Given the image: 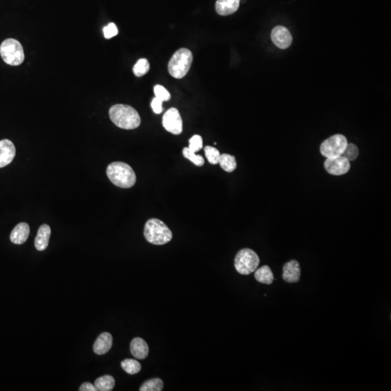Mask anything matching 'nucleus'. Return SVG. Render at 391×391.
<instances>
[{"label":"nucleus","instance_id":"1","mask_svg":"<svg viewBox=\"0 0 391 391\" xmlns=\"http://www.w3.org/2000/svg\"><path fill=\"white\" fill-rule=\"evenodd\" d=\"M109 118L121 129L132 130L139 127L141 118L137 111L126 104H116L109 109Z\"/></svg>","mask_w":391,"mask_h":391},{"label":"nucleus","instance_id":"2","mask_svg":"<svg viewBox=\"0 0 391 391\" xmlns=\"http://www.w3.org/2000/svg\"><path fill=\"white\" fill-rule=\"evenodd\" d=\"M107 175L110 181L116 186L129 188L134 186L136 175L129 165L122 162H114L108 165Z\"/></svg>","mask_w":391,"mask_h":391},{"label":"nucleus","instance_id":"3","mask_svg":"<svg viewBox=\"0 0 391 391\" xmlns=\"http://www.w3.org/2000/svg\"><path fill=\"white\" fill-rule=\"evenodd\" d=\"M144 237L146 240L154 245H164L173 239V232L165 222L158 219H150L145 224Z\"/></svg>","mask_w":391,"mask_h":391},{"label":"nucleus","instance_id":"4","mask_svg":"<svg viewBox=\"0 0 391 391\" xmlns=\"http://www.w3.org/2000/svg\"><path fill=\"white\" fill-rule=\"evenodd\" d=\"M192 61V52L188 49H180L175 52L168 63V70L170 75L178 79L184 77L189 70Z\"/></svg>","mask_w":391,"mask_h":391},{"label":"nucleus","instance_id":"5","mask_svg":"<svg viewBox=\"0 0 391 391\" xmlns=\"http://www.w3.org/2000/svg\"><path fill=\"white\" fill-rule=\"evenodd\" d=\"M0 55L6 63L12 66L21 65L25 59L23 46L18 40L14 38H8L2 43Z\"/></svg>","mask_w":391,"mask_h":391},{"label":"nucleus","instance_id":"6","mask_svg":"<svg viewBox=\"0 0 391 391\" xmlns=\"http://www.w3.org/2000/svg\"><path fill=\"white\" fill-rule=\"evenodd\" d=\"M259 256L250 249H243L239 251L235 258V268L240 274L248 276L254 272L259 266Z\"/></svg>","mask_w":391,"mask_h":391},{"label":"nucleus","instance_id":"7","mask_svg":"<svg viewBox=\"0 0 391 391\" xmlns=\"http://www.w3.org/2000/svg\"><path fill=\"white\" fill-rule=\"evenodd\" d=\"M347 144L348 141L343 135H334L323 141L320 146V152L326 158L342 156Z\"/></svg>","mask_w":391,"mask_h":391},{"label":"nucleus","instance_id":"8","mask_svg":"<svg viewBox=\"0 0 391 391\" xmlns=\"http://www.w3.org/2000/svg\"><path fill=\"white\" fill-rule=\"evenodd\" d=\"M163 125L165 130L171 134H181L183 131V121L179 111L173 107L168 109L163 116Z\"/></svg>","mask_w":391,"mask_h":391},{"label":"nucleus","instance_id":"9","mask_svg":"<svg viewBox=\"0 0 391 391\" xmlns=\"http://www.w3.org/2000/svg\"><path fill=\"white\" fill-rule=\"evenodd\" d=\"M325 169L330 175H342L346 174L350 170V162L344 157L327 158L324 163Z\"/></svg>","mask_w":391,"mask_h":391},{"label":"nucleus","instance_id":"10","mask_svg":"<svg viewBox=\"0 0 391 391\" xmlns=\"http://www.w3.org/2000/svg\"><path fill=\"white\" fill-rule=\"evenodd\" d=\"M271 38L273 43L281 50H286L291 46L293 40L292 36L288 28L282 26L273 28Z\"/></svg>","mask_w":391,"mask_h":391},{"label":"nucleus","instance_id":"11","mask_svg":"<svg viewBox=\"0 0 391 391\" xmlns=\"http://www.w3.org/2000/svg\"><path fill=\"white\" fill-rule=\"evenodd\" d=\"M16 149L14 144L8 139L0 141V168L11 164L16 157Z\"/></svg>","mask_w":391,"mask_h":391},{"label":"nucleus","instance_id":"12","mask_svg":"<svg viewBox=\"0 0 391 391\" xmlns=\"http://www.w3.org/2000/svg\"><path fill=\"white\" fill-rule=\"evenodd\" d=\"M283 278L286 282L297 283L301 277V267L296 260L286 263L283 267Z\"/></svg>","mask_w":391,"mask_h":391},{"label":"nucleus","instance_id":"13","mask_svg":"<svg viewBox=\"0 0 391 391\" xmlns=\"http://www.w3.org/2000/svg\"><path fill=\"white\" fill-rule=\"evenodd\" d=\"M241 0H217L215 9L220 16L233 14L239 9Z\"/></svg>","mask_w":391,"mask_h":391},{"label":"nucleus","instance_id":"14","mask_svg":"<svg viewBox=\"0 0 391 391\" xmlns=\"http://www.w3.org/2000/svg\"><path fill=\"white\" fill-rule=\"evenodd\" d=\"M112 345V336L110 333H102L94 342V351L98 355H105L110 350Z\"/></svg>","mask_w":391,"mask_h":391},{"label":"nucleus","instance_id":"15","mask_svg":"<svg viewBox=\"0 0 391 391\" xmlns=\"http://www.w3.org/2000/svg\"><path fill=\"white\" fill-rule=\"evenodd\" d=\"M131 354L138 360H144L149 355V346L144 339L135 338L130 345Z\"/></svg>","mask_w":391,"mask_h":391},{"label":"nucleus","instance_id":"16","mask_svg":"<svg viewBox=\"0 0 391 391\" xmlns=\"http://www.w3.org/2000/svg\"><path fill=\"white\" fill-rule=\"evenodd\" d=\"M30 233V227L26 222L17 225L11 234V241L15 244H23L26 242Z\"/></svg>","mask_w":391,"mask_h":391},{"label":"nucleus","instance_id":"17","mask_svg":"<svg viewBox=\"0 0 391 391\" xmlns=\"http://www.w3.org/2000/svg\"><path fill=\"white\" fill-rule=\"evenodd\" d=\"M51 235V228L48 225H42L38 229L36 239L35 247L38 251H44L48 247L49 241Z\"/></svg>","mask_w":391,"mask_h":391},{"label":"nucleus","instance_id":"18","mask_svg":"<svg viewBox=\"0 0 391 391\" xmlns=\"http://www.w3.org/2000/svg\"><path fill=\"white\" fill-rule=\"evenodd\" d=\"M254 272H255L254 277L259 283L270 285L274 281V276L269 266H262L259 269H256Z\"/></svg>","mask_w":391,"mask_h":391},{"label":"nucleus","instance_id":"19","mask_svg":"<svg viewBox=\"0 0 391 391\" xmlns=\"http://www.w3.org/2000/svg\"><path fill=\"white\" fill-rule=\"evenodd\" d=\"M115 385V380L114 377L110 375H104L99 377L94 382L97 390L110 391L114 388Z\"/></svg>","mask_w":391,"mask_h":391},{"label":"nucleus","instance_id":"20","mask_svg":"<svg viewBox=\"0 0 391 391\" xmlns=\"http://www.w3.org/2000/svg\"><path fill=\"white\" fill-rule=\"evenodd\" d=\"M220 167L227 172V173H232L237 168V160L235 157L228 154H220V160H219Z\"/></svg>","mask_w":391,"mask_h":391},{"label":"nucleus","instance_id":"21","mask_svg":"<svg viewBox=\"0 0 391 391\" xmlns=\"http://www.w3.org/2000/svg\"><path fill=\"white\" fill-rule=\"evenodd\" d=\"M121 367L129 375H136L141 370V364L137 360L127 359L121 362Z\"/></svg>","mask_w":391,"mask_h":391},{"label":"nucleus","instance_id":"22","mask_svg":"<svg viewBox=\"0 0 391 391\" xmlns=\"http://www.w3.org/2000/svg\"><path fill=\"white\" fill-rule=\"evenodd\" d=\"M163 381L160 378L151 379L146 381L140 387V391H161L163 390Z\"/></svg>","mask_w":391,"mask_h":391},{"label":"nucleus","instance_id":"23","mask_svg":"<svg viewBox=\"0 0 391 391\" xmlns=\"http://www.w3.org/2000/svg\"><path fill=\"white\" fill-rule=\"evenodd\" d=\"M149 61L146 59L143 58L138 60L133 68V71L136 76L141 77L146 75L149 72Z\"/></svg>","mask_w":391,"mask_h":391},{"label":"nucleus","instance_id":"24","mask_svg":"<svg viewBox=\"0 0 391 391\" xmlns=\"http://www.w3.org/2000/svg\"><path fill=\"white\" fill-rule=\"evenodd\" d=\"M183 154L186 159L190 160L197 166L202 167L205 164V159H204L202 155L196 154V153L190 151L188 147L183 149Z\"/></svg>","mask_w":391,"mask_h":391},{"label":"nucleus","instance_id":"25","mask_svg":"<svg viewBox=\"0 0 391 391\" xmlns=\"http://www.w3.org/2000/svg\"><path fill=\"white\" fill-rule=\"evenodd\" d=\"M205 155H206L209 163L212 165H217L219 163L220 158V153L216 148L212 146H207L205 148Z\"/></svg>","mask_w":391,"mask_h":391},{"label":"nucleus","instance_id":"26","mask_svg":"<svg viewBox=\"0 0 391 391\" xmlns=\"http://www.w3.org/2000/svg\"><path fill=\"white\" fill-rule=\"evenodd\" d=\"M359 155V149L355 144H348L343 151L342 156L344 157L348 161H354Z\"/></svg>","mask_w":391,"mask_h":391},{"label":"nucleus","instance_id":"27","mask_svg":"<svg viewBox=\"0 0 391 391\" xmlns=\"http://www.w3.org/2000/svg\"><path fill=\"white\" fill-rule=\"evenodd\" d=\"M203 147V141L202 136L200 135H194L189 140V146L188 149L193 152H197Z\"/></svg>","mask_w":391,"mask_h":391},{"label":"nucleus","instance_id":"28","mask_svg":"<svg viewBox=\"0 0 391 391\" xmlns=\"http://www.w3.org/2000/svg\"><path fill=\"white\" fill-rule=\"evenodd\" d=\"M154 92L155 96L157 98L160 99V100L163 102H166V101H169L171 96L168 90L164 87L161 85L155 86L154 89Z\"/></svg>","mask_w":391,"mask_h":391},{"label":"nucleus","instance_id":"29","mask_svg":"<svg viewBox=\"0 0 391 391\" xmlns=\"http://www.w3.org/2000/svg\"><path fill=\"white\" fill-rule=\"evenodd\" d=\"M104 36L107 40L117 36L119 33V29L114 23H110L103 28Z\"/></svg>","mask_w":391,"mask_h":391},{"label":"nucleus","instance_id":"30","mask_svg":"<svg viewBox=\"0 0 391 391\" xmlns=\"http://www.w3.org/2000/svg\"><path fill=\"white\" fill-rule=\"evenodd\" d=\"M163 101L160 100L158 98L155 97L151 102V106L154 113L160 114L163 112Z\"/></svg>","mask_w":391,"mask_h":391},{"label":"nucleus","instance_id":"31","mask_svg":"<svg viewBox=\"0 0 391 391\" xmlns=\"http://www.w3.org/2000/svg\"><path fill=\"white\" fill-rule=\"evenodd\" d=\"M80 391H97L95 386L90 382H84L82 385H81Z\"/></svg>","mask_w":391,"mask_h":391}]
</instances>
